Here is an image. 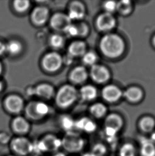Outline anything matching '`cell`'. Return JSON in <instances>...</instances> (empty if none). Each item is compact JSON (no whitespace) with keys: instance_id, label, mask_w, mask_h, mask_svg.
Segmentation results:
<instances>
[{"instance_id":"obj_1","label":"cell","mask_w":155,"mask_h":156,"mask_svg":"<svg viewBox=\"0 0 155 156\" xmlns=\"http://www.w3.org/2000/svg\"><path fill=\"white\" fill-rule=\"evenodd\" d=\"M99 47L105 56L111 58L119 57L123 53L125 44L123 40L117 35H106L101 39Z\"/></svg>"},{"instance_id":"obj_2","label":"cell","mask_w":155,"mask_h":156,"mask_svg":"<svg viewBox=\"0 0 155 156\" xmlns=\"http://www.w3.org/2000/svg\"><path fill=\"white\" fill-rule=\"evenodd\" d=\"M62 148L67 154H76L81 152L86 146V141L79 132L71 131L64 133L61 138Z\"/></svg>"},{"instance_id":"obj_3","label":"cell","mask_w":155,"mask_h":156,"mask_svg":"<svg viewBox=\"0 0 155 156\" xmlns=\"http://www.w3.org/2000/svg\"><path fill=\"white\" fill-rule=\"evenodd\" d=\"M8 144L11 154L15 156H29L34 153V142L27 136H15Z\"/></svg>"},{"instance_id":"obj_4","label":"cell","mask_w":155,"mask_h":156,"mask_svg":"<svg viewBox=\"0 0 155 156\" xmlns=\"http://www.w3.org/2000/svg\"><path fill=\"white\" fill-rule=\"evenodd\" d=\"M62 148L61 138L52 133L43 135L36 144L34 151L37 150L42 154H54Z\"/></svg>"},{"instance_id":"obj_5","label":"cell","mask_w":155,"mask_h":156,"mask_svg":"<svg viewBox=\"0 0 155 156\" xmlns=\"http://www.w3.org/2000/svg\"><path fill=\"white\" fill-rule=\"evenodd\" d=\"M77 98L78 92L76 88L70 85H65L57 92L55 101L59 107L66 109L71 106Z\"/></svg>"},{"instance_id":"obj_6","label":"cell","mask_w":155,"mask_h":156,"mask_svg":"<svg viewBox=\"0 0 155 156\" xmlns=\"http://www.w3.org/2000/svg\"><path fill=\"white\" fill-rule=\"evenodd\" d=\"M49 112V107L45 103L30 102L26 108V118L29 121H39L45 118Z\"/></svg>"},{"instance_id":"obj_7","label":"cell","mask_w":155,"mask_h":156,"mask_svg":"<svg viewBox=\"0 0 155 156\" xmlns=\"http://www.w3.org/2000/svg\"><path fill=\"white\" fill-rule=\"evenodd\" d=\"M124 121L121 116L116 114H109L104 120V131L107 136L114 137L121 132Z\"/></svg>"},{"instance_id":"obj_8","label":"cell","mask_w":155,"mask_h":156,"mask_svg":"<svg viewBox=\"0 0 155 156\" xmlns=\"http://www.w3.org/2000/svg\"><path fill=\"white\" fill-rule=\"evenodd\" d=\"M31 128L29 120L23 116H15L10 123L11 131L15 136H27Z\"/></svg>"},{"instance_id":"obj_9","label":"cell","mask_w":155,"mask_h":156,"mask_svg":"<svg viewBox=\"0 0 155 156\" xmlns=\"http://www.w3.org/2000/svg\"><path fill=\"white\" fill-rule=\"evenodd\" d=\"M42 66L47 72L54 73L59 70L63 64V58L55 52L48 53L42 60Z\"/></svg>"},{"instance_id":"obj_10","label":"cell","mask_w":155,"mask_h":156,"mask_svg":"<svg viewBox=\"0 0 155 156\" xmlns=\"http://www.w3.org/2000/svg\"><path fill=\"white\" fill-rule=\"evenodd\" d=\"M4 107L9 113L18 116L23 110L24 102L18 95L13 94L9 95L5 99Z\"/></svg>"},{"instance_id":"obj_11","label":"cell","mask_w":155,"mask_h":156,"mask_svg":"<svg viewBox=\"0 0 155 156\" xmlns=\"http://www.w3.org/2000/svg\"><path fill=\"white\" fill-rule=\"evenodd\" d=\"M71 23V20L67 15L62 13H57L50 19V26L57 31H64L67 26Z\"/></svg>"},{"instance_id":"obj_12","label":"cell","mask_w":155,"mask_h":156,"mask_svg":"<svg viewBox=\"0 0 155 156\" xmlns=\"http://www.w3.org/2000/svg\"><path fill=\"white\" fill-rule=\"evenodd\" d=\"M115 19L113 16L105 12L99 16L97 19L96 25L99 30L107 32L112 30L115 26Z\"/></svg>"},{"instance_id":"obj_13","label":"cell","mask_w":155,"mask_h":156,"mask_svg":"<svg viewBox=\"0 0 155 156\" xmlns=\"http://www.w3.org/2000/svg\"><path fill=\"white\" fill-rule=\"evenodd\" d=\"M90 75L92 80L98 83L106 82L110 77L109 71L106 68L96 64L91 66Z\"/></svg>"},{"instance_id":"obj_14","label":"cell","mask_w":155,"mask_h":156,"mask_svg":"<svg viewBox=\"0 0 155 156\" xmlns=\"http://www.w3.org/2000/svg\"><path fill=\"white\" fill-rule=\"evenodd\" d=\"M29 95H36L45 99H50L54 94V90L52 86L48 84H41L35 88H30Z\"/></svg>"},{"instance_id":"obj_15","label":"cell","mask_w":155,"mask_h":156,"mask_svg":"<svg viewBox=\"0 0 155 156\" xmlns=\"http://www.w3.org/2000/svg\"><path fill=\"white\" fill-rule=\"evenodd\" d=\"M74 129L80 132L91 134L96 131L97 125L93 120L85 117L75 120Z\"/></svg>"},{"instance_id":"obj_16","label":"cell","mask_w":155,"mask_h":156,"mask_svg":"<svg viewBox=\"0 0 155 156\" xmlns=\"http://www.w3.org/2000/svg\"><path fill=\"white\" fill-rule=\"evenodd\" d=\"M102 96L104 99L109 102L117 101L122 95L121 90L113 85H108L102 90Z\"/></svg>"},{"instance_id":"obj_17","label":"cell","mask_w":155,"mask_h":156,"mask_svg":"<svg viewBox=\"0 0 155 156\" xmlns=\"http://www.w3.org/2000/svg\"><path fill=\"white\" fill-rule=\"evenodd\" d=\"M49 10L45 6L36 7L32 12L31 18L33 22L36 25H44L48 20Z\"/></svg>"},{"instance_id":"obj_18","label":"cell","mask_w":155,"mask_h":156,"mask_svg":"<svg viewBox=\"0 0 155 156\" xmlns=\"http://www.w3.org/2000/svg\"><path fill=\"white\" fill-rule=\"evenodd\" d=\"M85 15V8L84 4L79 1H74L70 5L68 17L71 20H80Z\"/></svg>"},{"instance_id":"obj_19","label":"cell","mask_w":155,"mask_h":156,"mask_svg":"<svg viewBox=\"0 0 155 156\" xmlns=\"http://www.w3.org/2000/svg\"><path fill=\"white\" fill-rule=\"evenodd\" d=\"M138 129L141 133L145 134H153L155 129V120L150 116H145L138 122Z\"/></svg>"},{"instance_id":"obj_20","label":"cell","mask_w":155,"mask_h":156,"mask_svg":"<svg viewBox=\"0 0 155 156\" xmlns=\"http://www.w3.org/2000/svg\"><path fill=\"white\" fill-rule=\"evenodd\" d=\"M88 77V73L83 66H78L72 70L70 78L72 83L76 84H80L86 81Z\"/></svg>"},{"instance_id":"obj_21","label":"cell","mask_w":155,"mask_h":156,"mask_svg":"<svg viewBox=\"0 0 155 156\" xmlns=\"http://www.w3.org/2000/svg\"><path fill=\"white\" fill-rule=\"evenodd\" d=\"M86 45L84 42L77 41L71 43L68 48V53L72 57H82L86 53Z\"/></svg>"},{"instance_id":"obj_22","label":"cell","mask_w":155,"mask_h":156,"mask_svg":"<svg viewBox=\"0 0 155 156\" xmlns=\"http://www.w3.org/2000/svg\"><path fill=\"white\" fill-rule=\"evenodd\" d=\"M140 156H155V144L150 140L141 141L139 149Z\"/></svg>"},{"instance_id":"obj_23","label":"cell","mask_w":155,"mask_h":156,"mask_svg":"<svg viewBox=\"0 0 155 156\" xmlns=\"http://www.w3.org/2000/svg\"><path fill=\"white\" fill-rule=\"evenodd\" d=\"M80 95L84 101H91L96 98L97 91L94 87L91 85H87L82 87L80 89Z\"/></svg>"},{"instance_id":"obj_24","label":"cell","mask_w":155,"mask_h":156,"mask_svg":"<svg viewBox=\"0 0 155 156\" xmlns=\"http://www.w3.org/2000/svg\"><path fill=\"white\" fill-rule=\"evenodd\" d=\"M74 125L75 120L69 115H63L59 119V126L64 133L74 131Z\"/></svg>"},{"instance_id":"obj_25","label":"cell","mask_w":155,"mask_h":156,"mask_svg":"<svg viewBox=\"0 0 155 156\" xmlns=\"http://www.w3.org/2000/svg\"><path fill=\"white\" fill-rule=\"evenodd\" d=\"M122 95L129 101L136 102L139 101L141 99L143 92L139 88L132 87L124 91L122 93Z\"/></svg>"},{"instance_id":"obj_26","label":"cell","mask_w":155,"mask_h":156,"mask_svg":"<svg viewBox=\"0 0 155 156\" xmlns=\"http://www.w3.org/2000/svg\"><path fill=\"white\" fill-rule=\"evenodd\" d=\"M137 149L134 144L130 142L123 144L119 148V156H136Z\"/></svg>"},{"instance_id":"obj_27","label":"cell","mask_w":155,"mask_h":156,"mask_svg":"<svg viewBox=\"0 0 155 156\" xmlns=\"http://www.w3.org/2000/svg\"><path fill=\"white\" fill-rule=\"evenodd\" d=\"M90 112L95 118L100 119L103 118L106 114L107 108L103 104L97 103L91 106Z\"/></svg>"},{"instance_id":"obj_28","label":"cell","mask_w":155,"mask_h":156,"mask_svg":"<svg viewBox=\"0 0 155 156\" xmlns=\"http://www.w3.org/2000/svg\"><path fill=\"white\" fill-rule=\"evenodd\" d=\"M6 51L12 55H17L21 52L22 46L21 43L16 40H12L5 45Z\"/></svg>"},{"instance_id":"obj_29","label":"cell","mask_w":155,"mask_h":156,"mask_svg":"<svg viewBox=\"0 0 155 156\" xmlns=\"http://www.w3.org/2000/svg\"><path fill=\"white\" fill-rule=\"evenodd\" d=\"M116 10L121 14L126 15L131 11V4L129 0H123L117 3Z\"/></svg>"},{"instance_id":"obj_30","label":"cell","mask_w":155,"mask_h":156,"mask_svg":"<svg viewBox=\"0 0 155 156\" xmlns=\"http://www.w3.org/2000/svg\"><path fill=\"white\" fill-rule=\"evenodd\" d=\"M15 10L18 12H24L30 6V2L27 0H16L13 2Z\"/></svg>"},{"instance_id":"obj_31","label":"cell","mask_w":155,"mask_h":156,"mask_svg":"<svg viewBox=\"0 0 155 156\" xmlns=\"http://www.w3.org/2000/svg\"><path fill=\"white\" fill-rule=\"evenodd\" d=\"M50 45L55 49H60L63 47L64 40L63 37L58 34H54L50 38Z\"/></svg>"},{"instance_id":"obj_32","label":"cell","mask_w":155,"mask_h":156,"mask_svg":"<svg viewBox=\"0 0 155 156\" xmlns=\"http://www.w3.org/2000/svg\"><path fill=\"white\" fill-rule=\"evenodd\" d=\"M97 60L96 55L92 52H86L82 56V61L86 65L92 66L96 65Z\"/></svg>"},{"instance_id":"obj_33","label":"cell","mask_w":155,"mask_h":156,"mask_svg":"<svg viewBox=\"0 0 155 156\" xmlns=\"http://www.w3.org/2000/svg\"><path fill=\"white\" fill-rule=\"evenodd\" d=\"M107 152V149L105 144H97L93 146L91 154L94 156H104Z\"/></svg>"},{"instance_id":"obj_34","label":"cell","mask_w":155,"mask_h":156,"mask_svg":"<svg viewBox=\"0 0 155 156\" xmlns=\"http://www.w3.org/2000/svg\"><path fill=\"white\" fill-rule=\"evenodd\" d=\"M63 32L70 37H76L78 36V32L77 27L76 25L70 24L67 26Z\"/></svg>"},{"instance_id":"obj_35","label":"cell","mask_w":155,"mask_h":156,"mask_svg":"<svg viewBox=\"0 0 155 156\" xmlns=\"http://www.w3.org/2000/svg\"><path fill=\"white\" fill-rule=\"evenodd\" d=\"M116 4L117 3L113 1H106L104 4V8L106 10V12L112 14L116 10Z\"/></svg>"},{"instance_id":"obj_36","label":"cell","mask_w":155,"mask_h":156,"mask_svg":"<svg viewBox=\"0 0 155 156\" xmlns=\"http://www.w3.org/2000/svg\"><path fill=\"white\" fill-rule=\"evenodd\" d=\"M76 26L77 27L78 32V36H84L88 34L89 29H88V26L87 25L86 23H78Z\"/></svg>"},{"instance_id":"obj_37","label":"cell","mask_w":155,"mask_h":156,"mask_svg":"<svg viewBox=\"0 0 155 156\" xmlns=\"http://www.w3.org/2000/svg\"><path fill=\"white\" fill-rule=\"evenodd\" d=\"M74 60V58L72 57L71 55H70L69 54H67L63 58V63H64L65 65H70L72 63Z\"/></svg>"},{"instance_id":"obj_38","label":"cell","mask_w":155,"mask_h":156,"mask_svg":"<svg viewBox=\"0 0 155 156\" xmlns=\"http://www.w3.org/2000/svg\"><path fill=\"white\" fill-rule=\"evenodd\" d=\"M6 51V47L5 45L3 43L0 42V55H3Z\"/></svg>"},{"instance_id":"obj_39","label":"cell","mask_w":155,"mask_h":156,"mask_svg":"<svg viewBox=\"0 0 155 156\" xmlns=\"http://www.w3.org/2000/svg\"><path fill=\"white\" fill-rule=\"evenodd\" d=\"M52 156H67L65 152H62V151H57L53 154Z\"/></svg>"},{"instance_id":"obj_40","label":"cell","mask_w":155,"mask_h":156,"mask_svg":"<svg viewBox=\"0 0 155 156\" xmlns=\"http://www.w3.org/2000/svg\"><path fill=\"white\" fill-rule=\"evenodd\" d=\"M152 134H153V136L151 137V140L155 144V133L153 132Z\"/></svg>"},{"instance_id":"obj_41","label":"cell","mask_w":155,"mask_h":156,"mask_svg":"<svg viewBox=\"0 0 155 156\" xmlns=\"http://www.w3.org/2000/svg\"><path fill=\"white\" fill-rule=\"evenodd\" d=\"M3 84H2V82L0 80V92L2 91V89H3Z\"/></svg>"},{"instance_id":"obj_42","label":"cell","mask_w":155,"mask_h":156,"mask_svg":"<svg viewBox=\"0 0 155 156\" xmlns=\"http://www.w3.org/2000/svg\"><path fill=\"white\" fill-rule=\"evenodd\" d=\"M2 70H3V68H2V64L0 62V75L2 73Z\"/></svg>"},{"instance_id":"obj_43","label":"cell","mask_w":155,"mask_h":156,"mask_svg":"<svg viewBox=\"0 0 155 156\" xmlns=\"http://www.w3.org/2000/svg\"><path fill=\"white\" fill-rule=\"evenodd\" d=\"M38 156V154H34V153L33 154H31V155H30V156Z\"/></svg>"},{"instance_id":"obj_44","label":"cell","mask_w":155,"mask_h":156,"mask_svg":"<svg viewBox=\"0 0 155 156\" xmlns=\"http://www.w3.org/2000/svg\"><path fill=\"white\" fill-rule=\"evenodd\" d=\"M153 45L155 46V35L154 36V37H153Z\"/></svg>"},{"instance_id":"obj_45","label":"cell","mask_w":155,"mask_h":156,"mask_svg":"<svg viewBox=\"0 0 155 156\" xmlns=\"http://www.w3.org/2000/svg\"><path fill=\"white\" fill-rule=\"evenodd\" d=\"M15 156V155H14V154H9V155H7V156Z\"/></svg>"}]
</instances>
